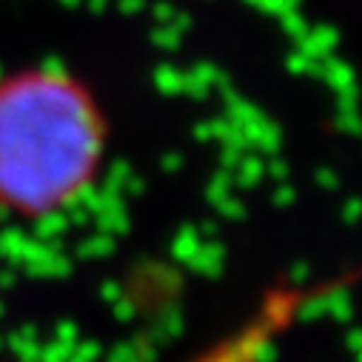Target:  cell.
Segmentation results:
<instances>
[{
	"instance_id": "cell-1",
	"label": "cell",
	"mask_w": 362,
	"mask_h": 362,
	"mask_svg": "<svg viewBox=\"0 0 362 362\" xmlns=\"http://www.w3.org/2000/svg\"><path fill=\"white\" fill-rule=\"evenodd\" d=\"M103 157V117L60 71L0 80V209L49 217L74 203Z\"/></svg>"
},
{
	"instance_id": "cell-2",
	"label": "cell",
	"mask_w": 362,
	"mask_h": 362,
	"mask_svg": "<svg viewBox=\"0 0 362 362\" xmlns=\"http://www.w3.org/2000/svg\"><path fill=\"white\" fill-rule=\"evenodd\" d=\"M314 294L317 291L308 288H283L268 294V300L240 328L223 334L183 362H268L280 339L314 303Z\"/></svg>"
}]
</instances>
